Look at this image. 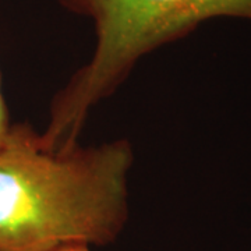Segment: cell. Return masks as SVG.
Wrapping results in <instances>:
<instances>
[{"label":"cell","mask_w":251,"mask_h":251,"mask_svg":"<svg viewBox=\"0 0 251 251\" xmlns=\"http://www.w3.org/2000/svg\"><path fill=\"white\" fill-rule=\"evenodd\" d=\"M128 140L52 150L28 123L0 147V251L105 247L128 221Z\"/></svg>","instance_id":"1"},{"label":"cell","mask_w":251,"mask_h":251,"mask_svg":"<svg viewBox=\"0 0 251 251\" xmlns=\"http://www.w3.org/2000/svg\"><path fill=\"white\" fill-rule=\"evenodd\" d=\"M57 1L67 11L90 20L97 42L90 60L50 102L48 126L39 135L42 144L53 150L78 143L91 110L116 92L144 56L214 18L251 21V0Z\"/></svg>","instance_id":"2"},{"label":"cell","mask_w":251,"mask_h":251,"mask_svg":"<svg viewBox=\"0 0 251 251\" xmlns=\"http://www.w3.org/2000/svg\"><path fill=\"white\" fill-rule=\"evenodd\" d=\"M11 127H13V123L10 122L9 109L6 106V100L1 92V82H0V147L6 141Z\"/></svg>","instance_id":"3"},{"label":"cell","mask_w":251,"mask_h":251,"mask_svg":"<svg viewBox=\"0 0 251 251\" xmlns=\"http://www.w3.org/2000/svg\"><path fill=\"white\" fill-rule=\"evenodd\" d=\"M56 251H91V247L88 246H67V247H63V249H59Z\"/></svg>","instance_id":"4"}]
</instances>
